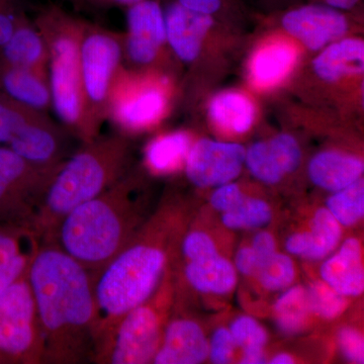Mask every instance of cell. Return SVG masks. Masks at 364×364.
Here are the masks:
<instances>
[{
    "label": "cell",
    "instance_id": "cell-32",
    "mask_svg": "<svg viewBox=\"0 0 364 364\" xmlns=\"http://www.w3.org/2000/svg\"><path fill=\"white\" fill-rule=\"evenodd\" d=\"M245 158L253 176L265 183H277L286 174L269 142L254 144Z\"/></svg>",
    "mask_w": 364,
    "mask_h": 364
},
{
    "label": "cell",
    "instance_id": "cell-38",
    "mask_svg": "<svg viewBox=\"0 0 364 364\" xmlns=\"http://www.w3.org/2000/svg\"><path fill=\"white\" fill-rule=\"evenodd\" d=\"M241 189L236 184H223L210 198L213 208L223 214L233 210L245 198Z\"/></svg>",
    "mask_w": 364,
    "mask_h": 364
},
{
    "label": "cell",
    "instance_id": "cell-16",
    "mask_svg": "<svg viewBox=\"0 0 364 364\" xmlns=\"http://www.w3.org/2000/svg\"><path fill=\"white\" fill-rule=\"evenodd\" d=\"M0 95L38 111L48 112L52 109L48 71L7 65L0 62Z\"/></svg>",
    "mask_w": 364,
    "mask_h": 364
},
{
    "label": "cell",
    "instance_id": "cell-3",
    "mask_svg": "<svg viewBox=\"0 0 364 364\" xmlns=\"http://www.w3.org/2000/svg\"><path fill=\"white\" fill-rule=\"evenodd\" d=\"M128 144L123 136H98L66 158L46 191L33 229L41 241L51 238L70 210L124 176Z\"/></svg>",
    "mask_w": 364,
    "mask_h": 364
},
{
    "label": "cell",
    "instance_id": "cell-19",
    "mask_svg": "<svg viewBox=\"0 0 364 364\" xmlns=\"http://www.w3.org/2000/svg\"><path fill=\"white\" fill-rule=\"evenodd\" d=\"M184 274L189 284L200 293L229 294L237 282L235 267L218 250L186 259Z\"/></svg>",
    "mask_w": 364,
    "mask_h": 364
},
{
    "label": "cell",
    "instance_id": "cell-23",
    "mask_svg": "<svg viewBox=\"0 0 364 364\" xmlns=\"http://www.w3.org/2000/svg\"><path fill=\"white\" fill-rule=\"evenodd\" d=\"M296 52L291 45L277 43L260 50L251 64V76L259 87H272L282 80L294 65Z\"/></svg>",
    "mask_w": 364,
    "mask_h": 364
},
{
    "label": "cell",
    "instance_id": "cell-26",
    "mask_svg": "<svg viewBox=\"0 0 364 364\" xmlns=\"http://www.w3.org/2000/svg\"><path fill=\"white\" fill-rule=\"evenodd\" d=\"M274 314L277 326L284 334L301 331L311 314L306 289L296 287L287 291L275 303Z\"/></svg>",
    "mask_w": 364,
    "mask_h": 364
},
{
    "label": "cell",
    "instance_id": "cell-34",
    "mask_svg": "<svg viewBox=\"0 0 364 364\" xmlns=\"http://www.w3.org/2000/svg\"><path fill=\"white\" fill-rule=\"evenodd\" d=\"M269 144L277 153L284 173H289L298 168L301 161V150L293 136L279 135L269 141Z\"/></svg>",
    "mask_w": 364,
    "mask_h": 364
},
{
    "label": "cell",
    "instance_id": "cell-43",
    "mask_svg": "<svg viewBox=\"0 0 364 364\" xmlns=\"http://www.w3.org/2000/svg\"><path fill=\"white\" fill-rule=\"evenodd\" d=\"M361 0H324L326 6L334 7L339 11H349L358 6Z\"/></svg>",
    "mask_w": 364,
    "mask_h": 364
},
{
    "label": "cell",
    "instance_id": "cell-1",
    "mask_svg": "<svg viewBox=\"0 0 364 364\" xmlns=\"http://www.w3.org/2000/svg\"><path fill=\"white\" fill-rule=\"evenodd\" d=\"M28 279L42 333L43 363L92 361L93 274L52 241H42Z\"/></svg>",
    "mask_w": 364,
    "mask_h": 364
},
{
    "label": "cell",
    "instance_id": "cell-20",
    "mask_svg": "<svg viewBox=\"0 0 364 364\" xmlns=\"http://www.w3.org/2000/svg\"><path fill=\"white\" fill-rule=\"evenodd\" d=\"M341 238L340 224L328 208L316 212L311 231L294 234L287 239L289 253L309 259H321L331 253Z\"/></svg>",
    "mask_w": 364,
    "mask_h": 364
},
{
    "label": "cell",
    "instance_id": "cell-22",
    "mask_svg": "<svg viewBox=\"0 0 364 364\" xmlns=\"http://www.w3.org/2000/svg\"><path fill=\"white\" fill-rule=\"evenodd\" d=\"M364 44L363 41L348 39L330 46L314 62L318 77L336 81L345 75L363 71Z\"/></svg>",
    "mask_w": 364,
    "mask_h": 364
},
{
    "label": "cell",
    "instance_id": "cell-37",
    "mask_svg": "<svg viewBox=\"0 0 364 364\" xmlns=\"http://www.w3.org/2000/svg\"><path fill=\"white\" fill-rule=\"evenodd\" d=\"M338 339L345 358L352 363H363L364 343L360 333L352 328H343L339 332Z\"/></svg>",
    "mask_w": 364,
    "mask_h": 364
},
{
    "label": "cell",
    "instance_id": "cell-33",
    "mask_svg": "<svg viewBox=\"0 0 364 364\" xmlns=\"http://www.w3.org/2000/svg\"><path fill=\"white\" fill-rule=\"evenodd\" d=\"M311 313L325 318L338 317L344 312L347 301L327 284L315 282L306 289Z\"/></svg>",
    "mask_w": 364,
    "mask_h": 364
},
{
    "label": "cell",
    "instance_id": "cell-17",
    "mask_svg": "<svg viewBox=\"0 0 364 364\" xmlns=\"http://www.w3.org/2000/svg\"><path fill=\"white\" fill-rule=\"evenodd\" d=\"M0 62L7 65L48 71L49 51L44 36L26 13L18 20L13 35L0 49Z\"/></svg>",
    "mask_w": 364,
    "mask_h": 364
},
{
    "label": "cell",
    "instance_id": "cell-5",
    "mask_svg": "<svg viewBox=\"0 0 364 364\" xmlns=\"http://www.w3.org/2000/svg\"><path fill=\"white\" fill-rule=\"evenodd\" d=\"M83 129L80 141L100 136L107 122L109 92L124 60V35L86 21L81 40Z\"/></svg>",
    "mask_w": 364,
    "mask_h": 364
},
{
    "label": "cell",
    "instance_id": "cell-44",
    "mask_svg": "<svg viewBox=\"0 0 364 364\" xmlns=\"http://www.w3.org/2000/svg\"><path fill=\"white\" fill-rule=\"evenodd\" d=\"M294 363V359L291 358L289 354L286 353L277 354L275 358H273L272 360H270V363L272 364H291Z\"/></svg>",
    "mask_w": 364,
    "mask_h": 364
},
{
    "label": "cell",
    "instance_id": "cell-24",
    "mask_svg": "<svg viewBox=\"0 0 364 364\" xmlns=\"http://www.w3.org/2000/svg\"><path fill=\"white\" fill-rule=\"evenodd\" d=\"M210 114L222 129L241 134L248 131L253 123L254 107L240 93L225 92L213 100Z\"/></svg>",
    "mask_w": 364,
    "mask_h": 364
},
{
    "label": "cell",
    "instance_id": "cell-4",
    "mask_svg": "<svg viewBox=\"0 0 364 364\" xmlns=\"http://www.w3.org/2000/svg\"><path fill=\"white\" fill-rule=\"evenodd\" d=\"M49 51L52 109L60 124L80 140L83 129L81 82V40L86 21L76 18L56 4L41 9L35 20Z\"/></svg>",
    "mask_w": 364,
    "mask_h": 364
},
{
    "label": "cell",
    "instance_id": "cell-42",
    "mask_svg": "<svg viewBox=\"0 0 364 364\" xmlns=\"http://www.w3.org/2000/svg\"><path fill=\"white\" fill-rule=\"evenodd\" d=\"M142 0H77L78 4L90 2V4H97V6L128 7Z\"/></svg>",
    "mask_w": 364,
    "mask_h": 364
},
{
    "label": "cell",
    "instance_id": "cell-11",
    "mask_svg": "<svg viewBox=\"0 0 364 364\" xmlns=\"http://www.w3.org/2000/svg\"><path fill=\"white\" fill-rule=\"evenodd\" d=\"M128 32L124 35V58L147 66L154 63L167 43L164 11L156 0H142L129 6Z\"/></svg>",
    "mask_w": 364,
    "mask_h": 364
},
{
    "label": "cell",
    "instance_id": "cell-45",
    "mask_svg": "<svg viewBox=\"0 0 364 364\" xmlns=\"http://www.w3.org/2000/svg\"><path fill=\"white\" fill-rule=\"evenodd\" d=\"M66 1L73 2V4H78L77 0H66Z\"/></svg>",
    "mask_w": 364,
    "mask_h": 364
},
{
    "label": "cell",
    "instance_id": "cell-8",
    "mask_svg": "<svg viewBox=\"0 0 364 364\" xmlns=\"http://www.w3.org/2000/svg\"><path fill=\"white\" fill-rule=\"evenodd\" d=\"M61 165L38 166L0 146V222L33 228L46 191Z\"/></svg>",
    "mask_w": 364,
    "mask_h": 364
},
{
    "label": "cell",
    "instance_id": "cell-41",
    "mask_svg": "<svg viewBox=\"0 0 364 364\" xmlns=\"http://www.w3.org/2000/svg\"><path fill=\"white\" fill-rule=\"evenodd\" d=\"M252 247L260 255L267 256L275 252V242L272 235L261 232L254 237Z\"/></svg>",
    "mask_w": 364,
    "mask_h": 364
},
{
    "label": "cell",
    "instance_id": "cell-21",
    "mask_svg": "<svg viewBox=\"0 0 364 364\" xmlns=\"http://www.w3.org/2000/svg\"><path fill=\"white\" fill-rule=\"evenodd\" d=\"M363 162L358 158L338 152H323L309 166L311 181L330 191H341L360 178Z\"/></svg>",
    "mask_w": 364,
    "mask_h": 364
},
{
    "label": "cell",
    "instance_id": "cell-27",
    "mask_svg": "<svg viewBox=\"0 0 364 364\" xmlns=\"http://www.w3.org/2000/svg\"><path fill=\"white\" fill-rule=\"evenodd\" d=\"M236 346L243 349L241 363H265L264 348L267 341L265 330L254 318L243 316L235 320L230 328Z\"/></svg>",
    "mask_w": 364,
    "mask_h": 364
},
{
    "label": "cell",
    "instance_id": "cell-2",
    "mask_svg": "<svg viewBox=\"0 0 364 364\" xmlns=\"http://www.w3.org/2000/svg\"><path fill=\"white\" fill-rule=\"evenodd\" d=\"M136 208L135 181L124 176L70 210L45 241L54 242L95 274L133 238Z\"/></svg>",
    "mask_w": 364,
    "mask_h": 364
},
{
    "label": "cell",
    "instance_id": "cell-40",
    "mask_svg": "<svg viewBox=\"0 0 364 364\" xmlns=\"http://www.w3.org/2000/svg\"><path fill=\"white\" fill-rule=\"evenodd\" d=\"M181 6L198 13L213 14L219 13L225 4V0H176Z\"/></svg>",
    "mask_w": 364,
    "mask_h": 364
},
{
    "label": "cell",
    "instance_id": "cell-14",
    "mask_svg": "<svg viewBox=\"0 0 364 364\" xmlns=\"http://www.w3.org/2000/svg\"><path fill=\"white\" fill-rule=\"evenodd\" d=\"M164 20L167 43L171 49L182 61L196 60L205 35L214 23L213 16L174 1L164 11Z\"/></svg>",
    "mask_w": 364,
    "mask_h": 364
},
{
    "label": "cell",
    "instance_id": "cell-46",
    "mask_svg": "<svg viewBox=\"0 0 364 364\" xmlns=\"http://www.w3.org/2000/svg\"><path fill=\"white\" fill-rule=\"evenodd\" d=\"M0 363H6V361L4 360V358L0 356Z\"/></svg>",
    "mask_w": 364,
    "mask_h": 364
},
{
    "label": "cell",
    "instance_id": "cell-12",
    "mask_svg": "<svg viewBox=\"0 0 364 364\" xmlns=\"http://www.w3.org/2000/svg\"><path fill=\"white\" fill-rule=\"evenodd\" d=\"M245 150L238 144L200 140L189 150L186 174L200 188L223 186L239 176Z\"/></svg>",
    "mask_w": 364,
    "mask_h": 364
},
{
    "label": "cell",
    "instance_id": "cell-6",
    "mask_svg": "<svg viewBox=\"0 0 364 364\" xmlns=\"http://www.w3.org/2000/svg\"><path fill=\"white\" fill-rule=\"evenodd\" d=\"M69 136L48 112L0 95V146L38 166L57 167L66 159Z\"/></svg>",
    "mask_w": 364,
    "mask_h": 364
},
{
    "label": "cell",
    "instance_id": "cell-25",
    "mask_svg": "<svg viewBox=\"0 0 364 364\" xmlns=\"http://www.w3.org/2000/svg\"><path fill=\"white\" fill-rule=\"evenodd\" d=\"M191 146L188 134L183 132L167 134L149 144L146 161L155 172H169L177 168L186 156Z\"/></svg>",
    "mask_w": 364,
    "mask_h": 364
},
{
    "label": "cell",
    "instance_id": "cell-31",
    "mask_svg": "<svg viewBox=\"0 0 364 364\" xmlns=\"http://www.w3.org/2000/svg\"><path fill=\"white\" fill-rule=\"evenodd\" d=\"M294 275L293 260L284 254L273 252L262 258L255 277L268 291H279L291 286Z\"/></svg>",
    "mask_w": 364,
    "mask_h": 364
},
{
    "label": "cell",
    "instance_id": "cell-28",
    "mask_svg": "<svg viewBox=\"0 0 364 364\" xmlns=\"http://www.w3.org/2000/svg\"><path fill=\"white\" fill-rule=\"evenodd\" d=\"M40 243L32 227L0 222V264L21 254L36 252Z\"/></svg>",
    "mask_w": 364,
    "mask_h": 364
},
{
    "label": "cell",
    "instance_id": "cell-30",
    "mask_svg": "<svg viewBox=\"0 0 364 364\" xmlns=\"http://www.w3.org/2000/svg\"><path fill=\"white\" fill-rule=\"evenodd\" d=\"M272 208L258 198H245L236 208L223 214L222 221L230 229H257L267 226Z\"/></svg>",
    "mask_w": 364,
    "mask_h": 364
},
{
    "label": "cell",
    "instance_id": "cell-7",
    "mask_svg": "<svg viewBox=\"0 0 364 364\" xmlns=\"http://www.w3.org/2000/svg\"><path fill=\"white\" fill-rule=\"evenodd\" d=\"M168 85L165 76L144 79L122 65L109 92L107 121L126 134L155 126L168 107Z\"/></svg>",
    "mask_w": 364,
    "mask_h": 364
},
{
    "label": "cell",
    "instance_id": "cell-36",
    "mask_svg": "<svg viewBox=\"0 0 364 364\" xmlns=\"http://www.w3.org/2000/svg\"><path fill=\"white\" fill-rule=\"evenodd\" d=\"M236 347L231 332L226 328H219L213 335L208 344V354L213 363H229L232 360L234 348Z\"/></svg>",
    "mask_w": 364,
    "mask_h": 364
},
{
    "label": "cell",
    "instance_id": "cell-39",
    "mask_svg": "<svg viewBox=\"0 0 364 364\" xmlns=\"http://www.w3.org/2000/svg\"><path fill=\"white\" fill-rule=\"evenodd\" d=\"M263 257H265V256L256 252L252 246L241 248L237 253L236 267L239 272L243 273V274L248 275V277H255Z\"/></svg>",
    "mask_w": 364,
    "mask_h": 364
},
{
    "label": "cell",
    "instance_id": "cell-35",
    "mask_svg": "<svg viewBox=\"0 0 364 364\" xmlns=\"http://www.w3.org/2000/svg\"><path fill=\"white\" fill-rule=\"evenodd\" d=\"M23 13L21 0H0V49L13 35Z\"/></svg>",
    "mask_w": 364,
    "mask_h": 364
},
{
    "label": "cell",
    "instance_id": "cell-29",
    "mask_svg": "<svg viewBox=\"0 0 364 364\" xmlns=\"http://www.w3.org/2000/svg\"><path fill=\"white\" fill-rule=\"evenodd\" d=\"M327 205L339 224L352 226L358 223L364 214L363 181L358 179L347 188L335 191V195L328 200Z\"/></svg>",
    "mask_w": 364,
    "mask_h": 364
},
{
    "label": "cell",
    "instance_id": "cell-10",
    "mask_svg": "<svg viewBox=\"0 0 364 364\" xmlns=\"http://www.w3.org/2000/svg\"><path fill=\"white\" fill-rule=\"evenodd\" d=\"M161 309L150 298L132 309L114 328L93 354L97 364H143L152 363L161 343Z\"/></svg>",
    "mask_w": 364,
    "mask_h": 364
},
{
    "label": "cell",
    "instance_id": "cell-9",
    "mask_svg": "<svg viewBox=\"0 0 364 364\" xmlns=\"http://www.w3.org/2000/svg\"><path fill=\"white\" fill-rule=\"evenodd\" d=\"M0 356L6 363H43V339L28 275L0 294Z\"/></svg>",
    "mask_w": 364,
    "mask_h": 364
},
{
    "label": "cell",
    "instance_id": "cell-15",
    "mask_svg": "<svg viewBox=\"0 0 364 364\" xmlns=\"http://www.w3.org/2000/svg\"><path fill=\"white\" fill-rule=\"evenodd\" d=\"M208 355V340L202 328L188 318H176L165 328L152 363L198 364L203 363Z\"/></svg>",
    "mask_w": 364,
    "mask_h": 364
},
{
    "label": "cell",
    "instance_id": "cell-13",
    "mask_svg": "<svg viewBox=\"0 0 364 364\" xmlns=\"http://www.w3.org/2000/svg\"><path fill=\"white\" fill-rule=\"evenodd\" d=\"M282 26L311 50H318L347 31V18L326 4L296 7L282 16Z\"/></svg>",
    "mask_w": 364,
    "mask_h": 364
},
{
    "label": "cell",
    "instance_id": "cell-18",
    "mask_svg": "<svg viewBox=\"0 0 364 364\" xmlns=\"http://www.w3.org/2000/svg\"><path fill=\"white\" fill-rule=\"evenodd\" d=\"M321 277L341 296H358L363 293V265L358 239H347L338 252L325 261L321 267Z\"/></svg>",
    "mask_w": 364,
    "mask_h": 364
}]
</instances>
